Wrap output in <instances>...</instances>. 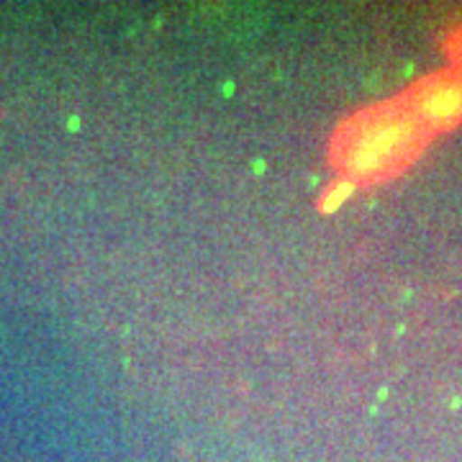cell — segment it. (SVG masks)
Returning <instances> with one entry per match:
<instances>
[{
    "mask_svg": "<svg viewBox=\"0 0 462 462\" xmlns=\"http://www.w3.org/2000/svg\"><path fill=\"white\" fill-rule=\"evenodd\" d=\"M419 118L406 111L360 116L339 139L337 162L357 182L401 165L416 147Z\"/></svg>",
    "mask_w": 462,
    "mask_h": 462,
    "instance_id": "obj_1",
    "label": "cell"
},
{
    "mask_svg": "<svg viewBox=\"0 0 462 462\" xmlns=\"http://www.w3.org/2000/svg\"><path fill=\"white\" fill-rule=\"evenodd\" d=\"M413 116L427 126H447L462 116V78H437L419 88Z\"/></svg>",
    "mask_w": 462,
    "mask_h": 462,
    "instance_id": "obj_2",
    "label": "cell"
},
{
    "mask_svg": "<svg viewBox=\"0 0 462 462\" xmlns=\"http://www.w3.org/2000/svg\"><path fill=\"white\" fill-rule=\"evenodd\" d=\"M355 188H357V182H352L349 178H339L334 185H329V188L324 190V196H321V211H324V214L337 211V208L355 193Z\"/></svg>",
    "mask_w": 462,
    "mask_h": 462,
    "instance_id": "obj_3",
    "label": "cell"
}]
</instances>
